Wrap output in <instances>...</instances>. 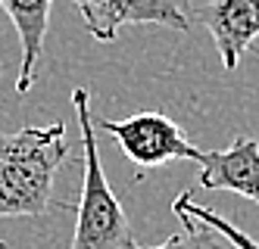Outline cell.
<instances>
[{"label":"cell","mask_w":259,"mask_h":249,"mask_svg":"<svg viewBox=\"0 0 259 249\" xmlns=\"http://www.w3.org/2000/svg\"><path fill=\"white\" fill-rule=\"evenodd\" d=\"M66 159V125L60 119L13 134L0 131V218L69 212L66 203L53 200V181Z\"/></svg>","instance_id":"cell-1"},{"label":"cell","mask_w":259,"mask_h":249,"mask_svg":"<svg viewBox=\"0 0 259 249\" xmlns=\"http://www.w3.org/2000/svg\"><path fill=\"white\" fill-rule=\"evenodd\" d=\"M72 103L78 112V125H81V193L75 203V234H72L69 249H135L132 237V224L128 215L113 193V187L106 184L103 165H100V153L94 143V112H91L88 90L75 87Z\"/></svg>","instance_id":"cell-2"},{"label":"cell","mask_w":259,"mask_h":249,"mask_svg":"<svg viewBox=\"0 0 259 249\" xmlns=\"http://www.w3.org/2000/svg\"><path fill=\"white\" fill-rule=\"evenodd\" d=\"M94 128H103L119 143V150L132 159L141 171L159 168L175 159H194L200 162L203 150L194 146L184 131L162 112H138L128 119H94Z\"/></svg>","instance_id":"cell-3"},{"label":"cell","mask_w":259,"mask_h":249,"mask_svg":"<svg viewBox=\"0 0 259 249\" xmlns=\"http://www.w3.org/2000/svg\"><path fill=\"white\" fill-rule=\"evenodd\" d=\"M78 7L84 28L109 44L122 25H169L178 31L191 28V19L175 0H72Z\"/></svg>","instance_id":"cell-4"},{"label":"cell","mask_w":259,"mask_h":249,"mask_svg":"<svg viewBox=\"0 0 259 249\" xmlns=\"http://www.w3.org/2000/svg\"><path fill=\"white\" fill-rule=\"evenodd\" d=\"M194 19L212 34L225 72H234L244 50L259 37V0H206Z\"/></svg>","instance_id":"cell-5"},{"label":"cell","mask_w":259,"mask_h":249,"mask_svg":"<svg viewBox=\"0 0 259 249\" xmlns=\"http://www.w3.org/2000/svg\"><path fill=\"white\" fill-rule=\"evenodd\" d=\"M200 187L231 190V193L259 203V143L234 137L225 150H209L200 156Z\"/></svg>","instance_id":"cell-6"},{"label":"cell","mask_w":259,"mask_h":249,"mask_svg":"<svg viewBox=\"0 0 259 249\" xmlns=\"http://www.w3.org/2000/svg\"><path fill=\"white\" fill-rule=\"evenodd\" d=\"M0 7H4L10 22L19 31L22 66H19V78H16V90L25 93V90H31L34 78H38V60L44 53V37H47V25H50L53 0H0Z\"/></svg>","instance_id":"cell-7"},{"label":"cell","mask_w":259,"mask_h":249,"mask_svg":"<svg viewBox=\"0 0 259 249\" xmlns=\"http://www.w3.org/2000/svg\"><path fill=\"white\" fill-rule=\"evenodd\" d=\"M172 209H175L178 218H194V221H200V224H206L209 231H215L222 240H225L228 246H234V249H259V243H256L250 234L240 231L237 224H231L225 215H219V212H212V209L194 203V193H191V190L178 193V200L172 203Z\"/></svg>","instance_id":"cell-8"},{"label":"cell","mask_w":259,"mask_h":249,"mask_svg":"<svg viewBox=\"0 0 259 249\" xmlns=\"http://www.w3.org/2000/svg\"><path fill=\"white\" fill-rule=\"evenodd\" d=\"M178 221L184 224L181 234H172L159 246H138L135 243V249H228V243L222 240L215 231H209L206 224H200L194 218H178Z\"/></svg>","instance_id":"cell-9"},{"label":"cell","mask_w":259,"mask_h":249,"mask_svg":"<svg viewBox=\"0 0 259 249\" xmlns=\"http://www.w3.org/2000/svg\"><path fill=\"white\" fill-rule=\"evenodd\" d=\"M0 249H10V246H7V240H0Z\"/></svg>","instance_id":"cell-10"},{"label":"cell","mask_w":259,"mask_h":249,"mask_svg":"<svg viewBox=\"0 0 259 249\" xmlns=\"http://www.w3.org/2000/svg\"><path fill=\"white\" fill-rule=\"evenodd\" d=\"M0 75H4V66H0Z\"/></svg>","instance_id":"cell-11"}]
</instances>
